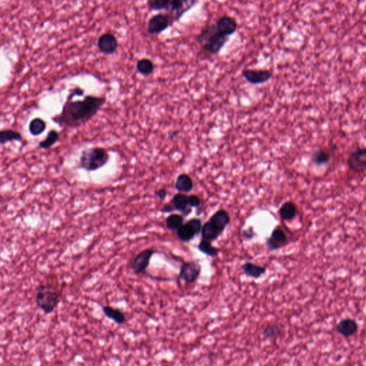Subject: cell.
Instances as JSON below:
<instances>
[{
    "label": "cell",
    "mask_w": 366,
    "mask_h": 366,
    "mask_svg": "<svg viewBox=\"0 0 366 366\" xmlns=\"http://www.w3.org/2000/svg\"><path fill=\"white\" fill-rule=\"evenodd\" d=\"M52 276L50 281L38 287L36 294V304L46 314L54 312L62 297V289H59L57 280L52 281Z\"/></svg>",
    "instance_id": "cell-2"
},
{
    "label": "cell",
    "mask_w": 366,
    "mask_h": 366,
    "mask_svg": "<svg viewBox=\"0 0 366 366\" xmlns=\"http://www.w3.org/2000/svg\"><path fill=\"white\" fill-rule=\"evenodd\" d=\"M173 24L168 14H157L150 18L147 24V32L149 34H157L168 29Z\"/></svg>",
    "instance_id": "cell-12"
},
{
    "label": "cell",
    "mask_w": 366,
    "mask_h": 366,
    "mask_svg": "<svg viewBox=\"0 0 366 366\" xmlns=\"http://www.w3.org/2000/svg\"><path fill=\"white\" fill-rule=\"evenodd\" d=\"M110 160V155L106 149L92 147L84 149L79 157V168L86 171L93 172L103 168Z\"/></svg>",
    "instance_id": "cell-5"
},
{
    "label": "cell",
    "mask_w": 366,
    "mask_h": 366,
    "mask_svg": "<svg viewBox=\"0 0 366 366\" xmlns=\"http://www.w3.org/2000/svg\"><path fill=\"white\" fill-rule=\"evenodd\" d=\"M170 203L174 211L180 212L184 217L188 216L192 213V208L188 204V195L185 193L175 194Z\"/></svg>",
    "instance_id": "cell-16"
},
{
    "label": "cell",
    "mask_w": 366,
    "mask_h": 366,
    "mask_svg": "<svg viewBox=\"0 0 366 366\" xmlns=\"http://www.w3.org/2000/svg\"><path fill=\"white\" fill-rule=\"evenodd\" d=\"M230 217L227 210L220 209L210 217V220L202 226L201 239L213 243L220 238L229 225Z\"/></svg>",
    "instance_id": "cell-4"
},
{
    "label": "cell",
    "mask_w": 366,
    "mask_h": 366,
    "mask_svg": "<svg viewBox=\"0 0 366 366\" xmlns=\"http://www.w3.org/2000/svg\"><path fill=\"white\" fill-rule=\"evenodd\" d=\"M197 41L203 50L214 55L218 54L228 42V37L223 35L215 24H207L200 31Z\"/></svg>",
    "instance_id": "cell-3"
},
{
    "label": "cell",
    "mask_w": 366,
    "mask_h": 366,
    "mask_svg": "<svg viewBox=\"0 0 366 366\" xmlns=\"http://www.w3.org/2000/svg\"><path fill=\"white\" fill-rule=\"evenodd\" d=\"M243 236L245 239L251 240L253 237L255 236L254 230L252 228H248V229L245 230L243 232Z\"/></svg>",
    "instance_id": "cell-33"
},
{
    "label": "cell",
    "mask_w": 366,
    "mask_h": 366,
    "mask_svg": "<svg viewBox=\"0 0 366 366\" xmlns=\"http://www.w3.org/2000/svg\"><path fill=\"white\" fill-rule=\"evenodd\" d=\"M242 75L250 83L261 84L272 78L273 72L268 69H246L242 72Z\"/></svg>",
    "instance_id": "cell-13"
},
{
    "label": "cell",
    "mask_w": 366,
    "mask_h": 366,
    "mask_svg": "<svg viewBox=\"0 0 366 366\" xmlns=\"http://www.w3.org/2000/svg\"><path fill=\"white\" fill-rule=\"evenodd\" d=\"M331 155L329 152L324 150H317L313 154L312 161L318 165H324L330 161Z\"/></svg>",
    "instance_id": "cell-29"
},
{
    "label": "cell",
    "mask_w": 366,
    "mask_h": 366,
    "mask_svg": "<svg viewBox=\"0 0 366 366\" xmlns=\"http://www.w3.org/2000/svg\"><path fill=\"white\" fill-rule=\"evenodd\" d=\"M105 102L104 96L87 95L82 100H73L68 95L60 113L52 120L61 127L78 128L92 120Z\"/></svg>",
    "instance_id": "cell-1"
},
{
    "label": "cell",
    "mask_w": 366,
    "mask_h": 366,
    "mask_svg": "<svg viewBox=\"0 0 366 366\" xmlns=\"http://www.w3.org/2000/svg\"><path fill=\"white\" fill-rule=\"evenodd\" d=\"M198 0H169L168 9L172 23L178 21L182 16L196 4Z\"/></svg>",
    "instance_id": "cell-8"
},
{
    "label": "cell",
    "mask_w": 366,
    "mask_h": 366,
    "mask_svg": "<svg viewBox=\"0 0 366 366\" xmlns=\"http://www.w3.org/2000/svg\"><path fill=\"white\" fill-rule=\"evenodd\" d=\"M175 187L179 193H189L193 188V179L188 174H180L175 180Z\"/></svg>",
    "instance_id": "cell-19"
},
{
    "label": "cell",
    "mask_w": 366,
    "mask_h": 366,
    "mask_svg": "<svg viewBox=\"0 0 366 366\" xmlns=\"http://www.w3.org/2000/svg\"><path fill=\"white\" fill-rule=\"evenodd\" d=\"M297 205L293 202L288 201L282 205L279 210V215L281 219L285 221H291L297 216Z\"/></svg>",
    "instance_id": "cell-21"
},
{
    "label": "cell",
    "mask_w": 366,
    "mask_h": 366,
    "mask_svg": "<svg viewBox=\"0 0 366 366\" xmlns=\"http://www.w3.org/2000/svg\"><path fill=\"white\" fill-rule=\"evenodd\" d=\"M59 139V133L57 130H52L48 132L47 137L42 141L39 142L38 147L42 150H47L55 145Z\"/></svg>",
    "instance_id": "cell-24"
},
{
    "label": "cell",
    "mask_w": 366,
    "mask_h": 366,
    "mask_svg": "<svg viewBox=\"0 0 366 366\" xmlns=\"http://www.w3.org/2000/svg\"><path fill=\"white\" fill-rule=\"evenodd\" d=\"M169 0H148L147 5L152 10L160 11L167 9L168 7Z\"/></svg>",
    "instance_id": "cell-30"
},
{
    "label": "cell",
    "mask_w": 366,
    "mask_h": 366,
    "mask_svg": "<svg viewBox=\"0 0 366 366\" xmlns=\"http://www.w3.org/2000/svg\"><path fill=\"white\" fill-rule=\"evenodd\" d=\"M178 132H177V131H173V132H171V133H170V139H174L175 137L178 136Z\"/></svg>",
    "instance_id": "cell-34"
},
{
    "label": "cell",
    "mask_w": 366,
    "mask_h": 366,
    "mask_svg": "<svg viewBox=\"0 0 366 366\" xmlns=\"http://www.w3.org/2000/svg\"><path fill=\"white\" fill-rule=\"evenodd\" d=\"M359 331V324L355 320L352 319H344L336 326V331L344 338H349L355 335Z\"/></svg>",
    "instance_id": "cell-17"
},
{
    "label": "cell",
    "mask_w": 366,
    "mask_h": 366,
    "mask_svg": "<svg viewBox=\"0 0 366 366\" xmlns=\"http://www.w3.org/2000/svg\"><path fill=\"white\" fill-rule=\"evenodd\" d=\"M155 195H156L157 198L160 199V200H163L166 198L167 195H168V191H167V190L165 188H160L155 192Z\"/></svg>",
    "instance_id": "cell-32"
},
{
    "label": "cell",
    "mask_w": 366,
    "mask_h": 366,
    "mask_svg": "<svg viewBox=\"0 0 366 366\" xmlns=\"http://www.w3.org/2000/svg\"><path fill=\"white\" fill-rule=\"evenodd\" d=\"M102 312L107 319L112 320L115 324L122 325L127 321L125 314L121 310L112 306H106L102 307Z\"/></svg>",
    "instance_id": "cell-20"
},
{
    "label": "cell",
    "mask_w": 366,
    "mask_h": 366,
    "mask_svg": "<svg viewBox=\"0 0 366 366\" xmlns=\"http://www.w3.org/2000/svg\"><path fill=\"white\" fill-rule=\"evenodd\" d=\"M348 166L353 172L362 173L366 168V148H358L351 152L347 160Z\"/></svg>",
    "instance_id": "cell-11"
},
{
    "label": "cell",
    "mask_w": 366,
    "mask_h": 366,
    "mask_svg": "<svg viewBox=\"0 0 366 366\" xmlns=\"http://www.w3.org/2000/svg\"><path fill=\"white\" fill-rule=\"evenodd\" d=\"M201 271V266L198 262H185L180 266L179 279L186 284H193L200 277Z\"/></svg>",
    "instance_id": "cell-9"
},
{
    "label": "cell",
    "mask_w": 366,
    "mask_h": 366,
    "mask_svg": "<svg viewBox=\"0 0 366 366\" xmlns=\"http://www.w3.org/2000/svg\"><path fill=\"white\" fill-rule=\"evenodd\" d=\"M97 45L101 52L106 54H112L117 50L118 42L114 34L111 33H105L99 37Z\"/></svg>",
    "instance_id": "cell-14"
},
{
    "label": "cell",
    "mask_w": 366,
    "mask_h": 366,
    "mask_svg": "<svg viewBox=\"0 0 366 366\" xmlns=\"http://www.w3.org/2000/svg\"><path fill=\"white\" fill-rule=\"evenodd\" d=\"M156 253L153 248H146L137 254L130 262V268L136 275L146 272L152 256Z\"/></svg>",
    "instance_id": "cell-7"
},
{
    "label": "cell",
    "mask_w": 366,
    "mask_h": 366,
    "mask_svg": "<svg viewBox=\"0 0 366 366\" xmlns=\"http://www.w3.org/2000/svg\"><path fill=\"white\" fill-rule=\"evenodd\" d=\"M290 242L286 232L281 226H278L273 230L271 237L266 239V244L270 251H276L288 246Z\"/></svg>",
    "instance_id": "cell-10"
},
{
    "label": "cell",
    "mask_w": 366,
    "mask_h": 366,
    "mask_svg": "<svg viewBox=\"0 0 366 366\" xmlns=\"http://www.w3.org/2000/svg\"><path fill=\"white\" fill-rule=\"evenodd\" d=\"M22 136L17 131L6 129L0 130V144L5 145L10 142L21 141Z\"/></svg>",
    "instance_id": "cell-22"
},
{
    "label": "cell",
    "mask_w": 366,
    "mask_h": 366,
    "mask_svg": "<svg viewBox=\"0 0 366 366\" xmlns=\"http://www.w3.org/2000/svg\"><path fill=\"white\" fill-rule=\"evenodd\" d=\"M188 204L190 208H198L202 204V200L198 195H188Z\"/></svg>",
    "instance_id": "cell-31"
},
{
    "label": "cell",
    "mask_w": 366,
    "mask_h": 366,
    "mask_svg": "<svg viewBox=\"0 0 366 366\" xmlns=\"http://www.w3.org/2000/svg\"><path fill=\"white\" fill-rule=\"evenodd\" d=\"M202 220L199 218H192L184 223L178 230H176L177 236L180 241L183 243H190L193 241L195 236H198L201 232Z\"/></svg>",
    "instance_id": "cell-6"
},
{
    "label": "cell",
    "mask_w": 366,
    "mask_h": 366,
    "mask_svg": "<svg viewBox=\"0 0 366 366\" xmlns=\"http://www.w3.org/2000/svg\"><path fill=\"white\" fill-rule=\"evenodd\" d=\"M47 124L39 117L32 119L29 124V132L32 136H39L46 130Z\"/></svg>",
    "instance_id": "cell-23"
},
{
    "label": "cell",
    "mask_w": 366,
    "mask_h": 366,
    "mask_svg": "<svg viewBox=\"0 0 366 366\" xmlns=\"http://www.w3.org/2000/svg\"><path fill=\"white\" fill-rule=\"evenodd\" d=\"M136 69L139 73L142 74V75L148 76L153 72L155 66H154L153 62L150 59H147V58H142V59L137 61Z\"/></svg>",
    "instance_id": "cell-26"
},
{
    "label": "cell",
    "mask_w": 366,
    "mask_h": 366,
    "mask_svg": "<svg viewBox=\"0 0 366 366\" xmlns=\"http://www.w3.org/2000/svg\"><path fill=\"white\" fill-rule=\"evenodd\" d=\"M281 329L278 325L269 324L263 331V336L265 339L275 340L281 336Z\"/></svg>",
    "instance_id": "cell-28"
},
{
    "label": "cell",
    "mask_w": 366,
    "mask_h": 366,
    "mask_svg": "<svg viewBox=\"0 0 366 366\" xmlns=\"http://www.w3.org/2000/svg\"><path fill=\"white\" fill-rule=\"evenodd\" d=\"M198 248L202 253L212 257V258H215L219 254L220 250L213 246L212 245V242L206 241V240L201 239L199 243Z\"/></svg>",
    "instance_id": "cell-25"
},
{
    "label": "cell",
    "mask_w": 366,
    "mask_h": 366,
    "mask_svg": "<svg viewBox=\"0 0 366 366\" xmlns=\"http://www.w3.org/2000/svg\"><path fill=\"white\" fill-rule=\"evenodd\" d=\"M215 24L218 30L227 37L234 34L238 29V23L236 19L228 15L220 16L217 19Z\"/></svg>",
    "instance_id": "cell-15"
},
{
    "label": "cell",
    "mask_w": 366,
    "mask_h": 366,
    "mask_svg": "<svg viewBox=\"0 0 366 366\" xmlns=\"http://www.w3.org/2000/svg\"><path fill=\"white\" fill-rule=\"evenodd\" d=\"M184 216L183 215L173 213L169 215L165 220V225L167 228L171 231H176L184 223Z\"/></svg>",
    "instance_id": "cell-27"
},
{
    "label": "cell",
    "mask_w": 366,
    "mask_h": 366,
    "mask_svg": "<svg viewBox=\"0 0 366 366\" xmlns=\"http://www.w3.org/2000/svg\"><path fill=\"white\" fill-rule=\"evenodd\" d=\"M1 47V40L0 39V47Z\"/></svg>",
    "instance_id": "cell-35"
},
{
    "label": "cell",
    "mask_w": 366,
    "mask_h": 366,
    "mask_svg": "<svg viewBox=\"0 0 366 366\" xmlns=\"http://www.w3.org/2000/svg\"><path fill=\"white\" fill-rule=\"evenodd\" d=\"M243 273L247 277L258 279L264 276L266 273V268L264 266L255 264L251 262H246L241 266Z\"/></svg>",
    "instance_id": "cell-18"
}]
</instances>
